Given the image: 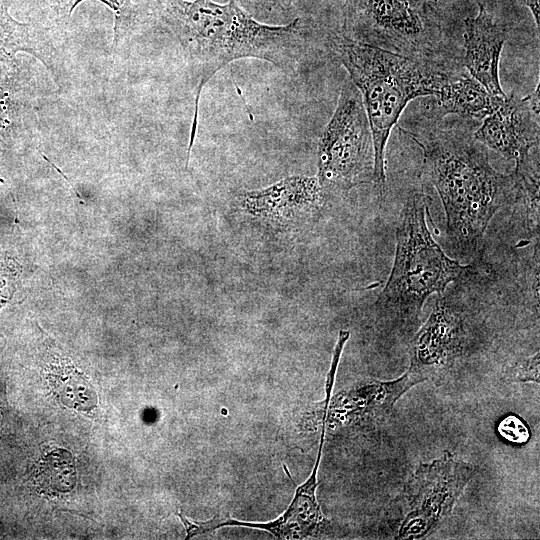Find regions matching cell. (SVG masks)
Masks as SVG:
<instances>
[{"mask_svg":"<svg viewBox=\"0 0 540 540\" xmlns=\"http://www.w3.org/2000/svg\"><path fill=\"white\" fill-rule=\"evenodd\" d=\"M504 96L490 94L476 79L465 74H455L434 96L428 113L439 120L455 114L467 118L483 119Z\"/></svg>","mask_w":540,"mask_h":540,"instance_id":"cell-14","label":"cell"},{"mask_svg":"<svg viewBox=\"0 0 540 540\" xmlns=\"http://www.w3.org/2000/svg\"><path fill=\"white\" fill-rule=\"evenodd\" d=\"M539 84L528 96L501 98L473 133L477 142L515 163L539 148Z\"/></svg>","mask_w":540,"mask_h":540,"instance_id":"cell-9","label":"cell"},{"mask_svg":"<svg viewBox=\"0 0 540 540\" xmlns=\"http://www.w3.org/2000/svg\"><path fill=\"white\" fill-rule=\"evenodd\" d=\"M161 16L198 77L189 160L204 85L227 64L242 58L265 60L279 68L294 66L302 52V24L300 18L285 25L258 22L235 0H162Z\"/></svg>","mask_w":540,"mask_h":540,"instance_id":"cell-2","label":"cell"},{"mask_svg":"<svg viewBox=\"0 0 540 540\" xmlns=\"http://www.w3.org/2000/svg\"><path fill=\"white\" fill-rule=\"evenodd\" d=\"M471 345V320L462 298L457 291L441 294L411 341L409 369L426 378L453 364Z\"/></svg>","mask_w":540,"mask_h":540,"instance_id":"cell-8","label":"cell"},{"mask_svg":"<svg viewBox=\"0 0 540 540\" xmlns=\"http://www.w3.org/2000/svg\"><path fill=\"white\" fill-rule=\"evenodd\" d=\"M539 150L516 163L514 174L517 180L519 199L522 201L528 229L538 236L539 230ZM519 201V200H518Z\"/></svg>","mask_w":540,"mask_h":540,"instance_id":"cell-17","label":"cell"},{"mask_svg":"<svg viewBox=\"0 0 540 540\" xmlns=\"http://www.w3.org/2000/svg\"><path fill=\"white\" fill-rule=\"evenodd\" d=\"M1 428H2V414H1V411H0V432H1Z\"/></svg>","mask_w":540,"mask_h":540,"instance_id":"cell-23","label":"cell"},{"mask_svg":"<svg viewBox=\"0 0 540 540\" xmlns=\"http://www.w3.org/2000/svg\"><path fill=\"white\" fill-rule=\"evenodd\" d=\"M317 179L324 193H347L373 182L372 133L360 92L350 79L343 84L335 111L318 144Z\"/></svg>","mask_w":540,"mask_h":540,"instance_id":"cell-6","label":"cell"},{"mask_svg":"<svg viewBox=\"0 0 540 540\" xmlns=\"http://www.w3.org/2000/svg\"><path fill=\"white\" fill-rule=\"evenodd\" d=\"M399 129L422 151V175L442 201L452 251L479 260L490 220L519 200L514 172L495 170L474 135L461 128Z\"/></svg>","mask_w":540,"mask_h":540,"instance_id":"cell-1","label":"cell"},{"mask_svg":"<svg viewBox=\"0 0 540 540\" xmlns=\"http://www.w3.org/2000/svg\"><path fill=\"white\" fill-rule=\"evenodd\" d=\"M325 438V429L321 430L320 445L316 462L307 480L295 490V495L286 511L277 519L267 522H243L232 518L215 516L205 522H193L188 518L183 520L186 538L206 534L225 526H242L265 530L277 539H304L316 535L325 524L316 498L317 473L321 461Z\"/></svg>","mask_w":540,"mask_h":540,"instance_id":"cell-10","label":"cell"},{"mask_svg":"<svg viewBox=\"0 0 540 540\" xmlns=\"http://www.w3.org/2000/svg\"><path fill=\"white\" fill-rule=\"evenodd\" d=\"M507 29L483 5L465 20L464 65L490 94L505 96L499 80V63Z\"/></svg>","mask_w":540,"mask_h":540,"instance_id":"cell-12","label":"cell"},{"mask_svg":"<svg viewBox=\"0 0 540 540\" xmlns=\"http://www.w3.org/2000/svg\"><path fill=\"white\" fill-rule=\"evenodd\" d=\"M426 0H346L343 35L402 56L441 63L444 33Z\"/></svg>","mask_w":540,"mask_h":540,"instance_id":"cell-5","label":"cell"},{"mask_svg":"<svg viewBox=\"0 0 540 540\" xmlns=\"http://www.w3.org/2000/svg\"><path fill=\"white\" fill-rule=\"evenodd\" d=\"M46 379L64 406L81 412H90L97 406L98 396L91 381L69 362L59 360L52 363Z\"/></svg>","mask_w":540,"mask_h":540,"instance_id":"cell-15","label":"cell"},{"mask_svg":"<svg viewBox=\"0 0 540 540\" xmlns=\"http://www.w3.org/2000/svg\"><path fill=\"white\" fill-rule=\"evenodd\" d=\"M331 48L360 92L373 139V182L382 187L386 145L403 110L414 98L436 96L456 72L441 63L402 56L344 35H334Z\"/></svg>","mask_w":540,"mask_h":540,"instance_id":"cell-4","label":"cell"},{"mask_svg":"<svg viewBox=\"0 0 540 540\" xmlns=\"http://www.w3.org/2000/svg\"><path fill=\"white\" fill-rule=\"evenodd\" d=\"M325 195L317 177L290 176L267 188L244 192L240 201L249 214L284 224L318 210Z\"/></svg>","mask_w":540,"mask_h":540,"instance_id":"cell-11","label":"cell"},{"mask_svg":"<svg viewBox=\"0 0 540 540\" xmlns=\"http://www.w3.org/2000/svg\"><path fill=\"white\" fill-rule=\"evenodd\" d=\"M429 205V196L414 191L402 209L393 266L376 301L384 327L412 330L430 295L443 294L450 283L475 282L487 272V267L460 264L443 251L426 222Z\"/></svg>","mask_w":540,"mask_h":540,"instance_id":"cell-3","label":"cell"},{"mask_svg":"<svg viewBox=\"0 0 540 540\" xmlns=\"http://www.w3.org/2000/svg\"><path fill=\"white\" fill-rule=\"evenodd\" d=\"M237 3L247 5L254 9L272 11L275 9L286 10L290 7L292 0H235Z\"/></svg>","mask_w":540,"mask_h":540,"instance_id":"cell-21","label":"cell"},{"mask_svg":"<svg viewBox=\"0 0 540 540\" xmlns=\"http://www.w3.org/2000/svg\"><path fill=\"white\" fill-rule=\"evenodd\" d=\"M524 4L532 13L537 29H539L540 19V1L539 0H519Z\"/></svg>","mask_w":540,"mask_h":540,"instance_id":"cell-22","label":"cell"},{"mask_svg":"<svg viewBox=\"0 0 540 540\" xmlns=\"http://www.w3.org/2000/svg\"><path fill=\"white\" fill-rule=\"evenodd\" d=\"M425 380L422 375L408 369L394 380L358 383L335 397L332 404L335 416L332 417L349 422L384 420L406 391Z\"/></svg>","mask_w":540,"mask_h":540,"instance_id":"cell-13","label":"cell"},{"mask_svg":"<svg viewBox=\"0 0 540 540\" xmlns=\"http://www.w3.org/2000/svg\"><path fill=\"white\" fill-rule=\"evenodd\" d=\"M474 474V467L449 454L418 466L401 498L397 539L430 534L453 510Z\"/></svg>","mask_w":540,"mask_h":540,"instance_id":"cell-7","label":"cell"},{"mask_svg":"<svg viewBox=\"0 0 540 540\" xmlns=\"http://www.w3.org/2000/svg\"><path fill=\"white\" fill-rule=\"evenodd\" d=\"M34 476L44 493H67L76 484L75 459L63 448L50 451L38 462Z\"/></svg>","mask_w":540,"mask_h":540,"instance_id":"cell-16","label":"cell"},{"mask_svg":"<svg viewBox=\"0 0 540 540\" xmlns=\"http://www.w3.org/2000/svg\"><path fill=\"white\" fill-rule=\"evenodd\" d=\"M539 362V352L518 360L505 370L504 379L508 382L539 383Z\"/></svg>","mask_w":540,"mask_h":540,"instance_id":"cell-18","label":"cell"},{"mask_svg":"<svg viewBox=\"0 0 540 540\" xmlns=\"http://www.w3.org/2000/svg\"><path fill=\"white\" fill-rule=\"evenodd\" d=\"M499 435L513 444H525L530 438V430L526 423L514 414L503 417L497 426Z\"/></svg>","mask_w":540,"mask_h":540,"instance_id":"cell-19","label":"cell"},{"mask_svg":"<svg viewBox=\"0 0 540 540\" xmlns=\"http://www.w3.org/2000/svg\"><path fill=\"white\" fill-rule=\"evenodd\" d=\"M83 0H58L60 5L71 13L74 8ZM109 6L116 14L115 30H118L124 20L132 16V5L130 0H99Z\"/></svg>","mask_w":540,"mask_h":540,"instance_id":"cell-20","label":"cell"}]
</instances>
